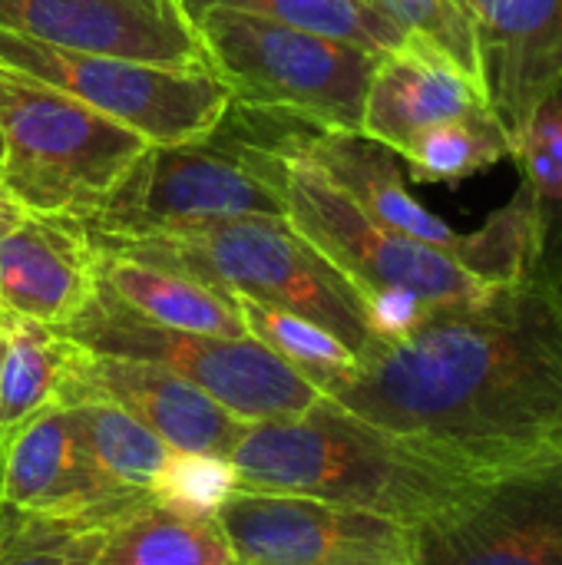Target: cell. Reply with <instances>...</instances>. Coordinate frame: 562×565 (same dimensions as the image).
<instances>
[{
  "label": "cell",
  "instance_id": "8",
  "mask_svg": "<svg viewBox=\"0 0 562 565\" xmlns=\"http://www.w3.org/2000/svg\"><path fill=\"white\" fill-rule=\"evenodd\" d=\"M298 142L285 162V218L358 288L361 301L371 291L397 288L424 298L431 308H460L497 291L467 271L454 252L371 218L298 152Z\"/></svg>",
  "mask_w": 562,
  "mask_h": 565
},
{
  "label": "cell",
  "instance_id": "22",
  "mask_svg": "<svg viewBox=\"0 0 562 565\" xmlns=\"http://www.w3.org/2000/svg\"><path fill=\"white\" fill-rule=\"evenodd\" d=\"M63 407L70 411L73 427L103 477H109L123 490L149 497V483L172 447H166L149 427H142L113 401L76 397L63 401Z\"/></svg>",
  "mask_w": 562,
  "mask_h": 565
},
{
  "label": "cell",
  "instance_id": "6",
  "mask_svg": "<svg viewBox=\"0 0 562 565\" xmlns=\"http://www.w3.org/2000/svg\"><path fill=\"white\" fill-rule=\"evenodd\" d=\"M0 185L43 215L89 218L152 146L93 106L0 66Z\"/></svg>",
  "mask_w": 562,
  "mask_h": 565
},
{
  "label": "cell",
  "instance_id": "12",
  "mask_svg": "<svg viewBox=\"0 0 562 565\" xmlns=\"http://www.w3.org/2000/svg\"><path fill=\"white\" fill-rule=\"evenodd\" d=\"M0 26L76 53L209 70L182 0H0Z\"/></svg>",
  "mask_w": 562,
  "mask_h": 565
},
{
  "label": "cell",
  "instance_id": "30",
  "mask_svg": "<svg viewBox=\"0 0 562 565\" xmlns=\"http://www.w3.org/2000/svg\"><path fill=\"white\" fill-rule=\"evenodd\" d=\"M530 278H540L562 295V202H537V255Z\"/></svg>",
  "mask_w": 562,
  "mask_h": 565
},
{
  "label": "cell",
  "instance_id": "1",
  "mask_svg": "<svg viewBox=\"0 0 562 565\" xmlns=\"http://www.w3.org/2000/svg\"><path fill=\"white\" fill-rule=\"evenodd\" d=\"M341 411L500 473L562 447V295L540 278L434 308L325 391Z\"/></svg>",
  "mask_w": 562,
  "mask_h": 565
},
{
  "label": "cell",
  "instance_id": "19",
  "mask_svg": "<svg viewBox=\"0 0 562 565\" xmlns=\"http://www.w3.org/2000/svg\"><path fill=\"white\" fill-rule=\"evenodd\" d=\"M96 285L149 324L192 334L248 338L232 295L176 268L96 248Z\"/></svg>",
  "mask_w": 562,
  "mask_h": 565
},
{
  "label": "cell",
  "instance_id": "11",
  "mask_svg": "<svg viewBox=\"0 0 562 565\" xmlns=\"http://www.w3.org/2000/svg\"><path fill=\"white\" fill-rule=\"evenodd\" d=\"M215 520L238 565H394L414 559V530L315 497L238 490Z\"/></svg>",
  "mask_w": 562,
  "mask_h": 565
},
{
  "label": "cell",
  "instance_id": "25",
  "mask_svg": "<svg viewBox=\"0 0 562 565\" xmlns=\"http://www.w3.org/2000/svg\"><path fill=\"white\" fill-rule=\"evenodd\" d=\"M182 7L189 20H195L209 7H232L291 26H305L335 40H348L374 53H391L411 36L361 0H182Z\"/></svg>",
  "mask_w": 562,
  "mask_h": 565
},
{
  "label": "cell",
  "instance_id": "14",
  "mask_svg": "<svg viewBox=\"0 0 562 565\" xmlns=\"http://www.w3.org/2000/svg\"><path fill=\"white\" fill-rule=\"evenodd\" d=\"M76 344V341H73ZM76 397H103L132 414L142 427H149L166 447L185 454H219L232 457L235 444L245 437L252 424L229 414L219 401L202 394L185 377L169 367L99 354L76 344L56 404Z\"/></svg>",
  "mask_w": 562,
  "mask_h": 565
},
{
  "label": "cell",
  "instance_id": "21",
  "mask_svg": "<svg viewBox=\"0 0 562 565\" xmlns=\"http://www.w3.org/2000/svg\"><path fill=\"white\" fill-rule=\"evenodd\" d=\"M0 434L56 404L76 344L50 324L0 315Z\"/></svg>",
  "mask_w": 562,
  "mask_h": 565
},
{
  "label": "cell",
  "instance_id": "10",
  "mask_svg": "<svg viewBox=\"0 0 562 565\" xmlns=\"http://www.w3.org/2000/svg\"><path fill=\"white\" fill-rule=\"evenodd\" d=\"M417 565H562V447L494 473L414 530Z\"/></svg>",
  "mask_w": 562,
  "mask_h": 565
},
{
  "label": "cell",
  "instance_id": "3",
  "mask_svg": "<svg viewBox=\"0 0 562 565\" xmlns=\"http://www.w3.org/2000/svg\"><path fill=\"white\" fill-rule=\"evenodd\" d=\"M308 129L318 126L229 103L205 136L169 146L152 142L83 225L99 235H139L238 215L285 218L288 149Z\"/></svg>",
  "mask_w": 562,
  "mask_h": 565
},
{
  "label": "cell",
  "instance_id": "9",
  "mask_svg": "<svg viewBox=\"0 0 562 565\" xmlns=\"http://www.w3.org/2000/svg\"><path fill=\"white\" fill-rule=\"evenodd\" d=\"M0 66L26 73L156 146L205 136L232 103L212 70L156 66L123 56L76 53L0 26Z\"/></svg>",
  "mask_w": 562,
  "mask_h": 565
},
{
  "label": "cell",
  "instance_id": "4",
  "mask_svg": "<svg viewBox=\"0 0 562 565\" xmlns=\"http://www.w3.org/2000/svg\"><path fill=\"white\" fill-rule=\"evenodd\" d=\"M89 238L103 252L176 268L225 295L288 308L328 328L358 358L374 344L358 288L288 218L238 215Z\"/></svg>",
  "mask_w": 562,
  "mask_h": 565
},
{
  "label": "cell",
  "instance_id": "13",
  "mask_svg": "<svg viewBox=\"0 0 562 565\" xmlns=\"http://www.w3.org/2000/svg\"><path fill=\"white\" fill-rule=\"evenodd\" d=\"M146 500V493L123 490L103 477L63 404H50L0 434V503L10 510L119 523Z\"/></svg>",
  "mask_w": 562,
  "mask_h": 565
},
{
  "label": "cell",
  "instance_id": "31",
  "mask_svg": "<svg viewBox=\"0 0 562 565\" xmlns=\"http://www.w3.org/2000/svg\"><path fill=\"white\" fill-rule=\"evenodd\" d=\"M26 215H30V212H26V209H23L10 192L0 185V238H3L7 232H13Z\"/></svg>",
  "mask_w": 562,
  "mask_h": 565
},
{
  "label": "cell",
  "instance_id": "7",
  "mask_svg": "<svg viewBox=\"0 0 562 565\" xmlns=\"http://www.w3.org/2000/svg\"><path fill=\"white\" fill-rule=\"evenodd\" d=\"M60 331L86 351L169 367L245 424L295 420L321 401V391L311 381L255 338H219L149 324L99 285L89 305Z\"/></svg>",
  "mask_w": 562,
  "mask_h": 565
},
{
  "label": "cell",
  "instance_id": "2",
  "mask_svg": "<svg viewBox=\"0 0 562 565\" xmlns=\"http://www.w3.org/2000/svg\"><path fill=\"white\" fill-rule=\"evenodd\" d=\"M242 490L315 497L417 530L477 493L494 473L374 427L328 397L295 420L252 424L232 450Z\"/></svg>",
  "mask_w": 562,
  "mask_h": 565
},
{
  "label": "cell",
  "instance_id": "27",
  "mask_svg": "<svg viewBox=\"0 0 562 565\" xmlns=\"http://www.w3.org/2000/svg\"><path fill=\"white\" fill-rule=\"evenodd\" d=\"M113 526L20 513L0 503V565H93Z\"/></svg>",
  "mask_w": 562,
  "mask_h": 565
},
{
  "label": "cell",
  "instance_id": "20",
  "mask_svg": "<svg viewBox=\"0 0 562 565\" xmlns=\"http://www.w3.org/2000/svg\"><path fill=\"white\" fill-rule=\"evenodd\" d=\"M93 565H238L212 516H179L139 503L106 536Z\"/></svg>",
  "mask_w": 562,
  "mask_h": 565
},
{
  "label": "cell",
  "instance_id": "32",
  "mask_svg": "<svg viewBox=\"0 0 562 565\" xmlns=\"http://www.w3.org/2000/svg\"><path fill=\"white\" fill-rule=\"evenodd\" d=\"M0 162H3V132H0Z\"/></svg>",
  "mask_w": 562,
  "mask_h": 565
},
{
  "label": "cell",
  "instance_id": "15",
  "mask_svg": "<svg viewBox=\"0 0 562 565\" xmlns=\"http://www.w3.org/2000/svg\"><path fill=\"white\" fill-rule=\"evenodd\" d=\"M474 23L484 89L510 136L562 89V0H464Z\"/></svg>",
  "mask_w": 562,
  "mask_h": 565
},
{
  "label": "cell",
  "instance_id": "24",
  "mask_svg": "<svg viewBox=\"0 0 562 565\" xmlns=\"http://www.w3.org/2000/svg\"><path fill=\"white\" fill-rule=\"evenodd\" d=\"M507 156H513L510 136L490 106H477L457 119H447L421 132L401 152V159L411 166V175L417 182H441V185H457L467 175L497 166Z\"/></svg>",
  "mask_w": 562,
  "mask_h": 565
},
{
  "label": "cell",
  "instance_id": "34",
  "mask_svg": "<svg viewBox=\"0 0 562 565\" xmlns=\"http://www.w3.org/2000/svg\"><path fill=\"white\" fill-rule=\"evenodd\" d=\"M394 565H417L414 559H404V563H394Z\"/></svg>",
  "mask_w": 562,
  "mask_h": 565
},
{
  "label": "cell",
  "instance_id": "18",
  "mask_svg": "<svg viewBox=\"0 0 562 565\" xmlns=\"http://www.w3.org/2000/svg\"><path fill=\"white\" fill-rule=\"evenodd\" d=\"M298 152L381 225L457 255L460 235L407 192L394 152L384 149L381 142L361 132L311 129L298 142Z\"/></svg>",
  "mask_w": 562,
  "mask_h": 565
},
{
  "label": "cell",
  "instance_id": "5",
  "mask_svg": "<svg viewBox=\"0 0 562 565\" xmlns=\"http://www.w3.org/2000/svg\"><path fill=\"white\" fill-rule=\"evenodd\" d=\"M192 23L232 103L328 132H361L368 86L384 53L232 7H209Z\"/></svg>",
  "mask_w": 562,
  "mask_h": 565
},
{
  "label": "cell",
  "instance_id": "23",
  "mask_svg": "<svg viewBox=\"0 0 562 565\" xmlns=\"http://www.w3.org/2000/svg\"><path fill=\"white\" fill-rule=\"evenodd\" d=\"M232 298L238 305L245 334L265 344L272 354H278L321 394L341 384L358 367V354L328 328L278 305H265V301L242 298V295H232Z\"/></svg>",
  "mask_w": 562,
  "mask_h": 565
},
{
  "label": "cell",
  "instance_id": "26",
  "mask_svg": "<svg viewBox=\"0 0 562 565\" xmlns=\"http://www.w3.org/2000/svg\"><path fill=\"white\" fill-rule=\"evenodd\" d=\"M537 255V199L523 185L513 202L494 212L477 232L460 235L457 258L480 281L503 288L530 278Z\"/></svg>",
  "mask_w": 562,
  "mask_h": 565
},
{
  "label": "cell",
  "instance_id": "29",
  "mask_svg": "<svg viewBox=\"0 0 562 565\" xmlns=\"http://www.w3.org/2000/svg\"><path fill=\"white\" fill-rule=\"evenodd\" d=\"M361 3H368L374 13H381L404 33L421 36L437 50H444L484 86L480 50L464 0H361Z\"/></svg>",
  "mask_w": 562,
  "mask_h": 565
},
{
  "label": "cell",
  "instance_id": "16",
  "mask_svg": "<svg viewBox=\"0 0 562 565\" xmlns=\"http://www.w3.org/2000/svg\"><path fill=\"white\" fill-rule=\"evenodd\" d=\"M96 291V245L76 215L30 212L0 238V315L66 328Z\"/></svg>",
  "mask_w": 562,
  "mask_h": 565
},
{
  "label": "cell",
  "instance_id": "17",
  "mask_svg": "<svg viewBox=\"0 0 562 565\" xmlns=\"http://www.w3.org/2000/svg\"><path fill=\"white\" fill-rule=\"evenodd\" d=\"M477 106H490L487 89L444 50L421 36H407L378 60L364 99L361 136L401 156L421 132Z\"/></svg>",
  "mask_w": 562,
  "mask_h": 565
},
{
  "label": "cell",
  "instance_id": "33",
  "mask_svg": "<svg viewBox=\"0 0 562 565\" xmlns=\"http://www.w3.org/2000/svg\"><path fill=\"white\" fill-rule=\"evenodd\" d=\"M0 358H3V331H0Z\"/></svg>",
  "mask_w": 562,
  "mask_h": 565
},
{
  "label": "cell",
  "instance_id": "28",
  "mask_svg": "<svg viewBox=\"0 0 562 565\" xmlns=\"http://www.w3.org/2000/svg\"><path fill=\"white\" fill-rule=\"evenodd\" d=\"M242 490L232 457L169 450L149 483V503L179 516H219Z\"/></svg>",
  "mask_w": 562,
  "mask_h": 565
}]
</instances>
